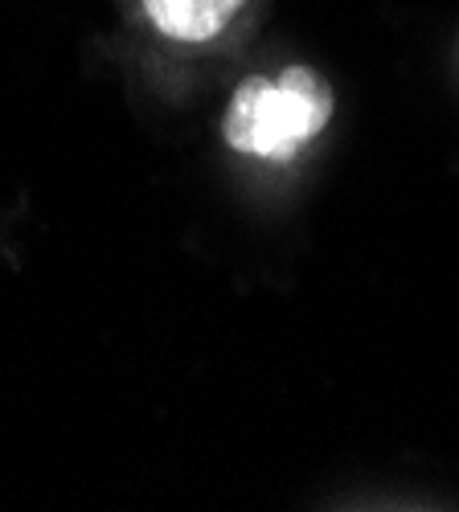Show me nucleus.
<instances>
[{
	"mask_svg": "<svg viewBox=\"0 0 459 512\" xmlns=\"http://www.w3.org/2000/svg\"><path fill=\"white\" fill-rule=\"evenodd\" d=\"M332 107V87L312 66L250 74L226 107L222 136L238 156L291 164L332 123Z\"/></svg>",
	"mask_w": 459,
	"mask_h": 512,
	"instance_id": "nucleus-1",
	"label": "nucleus"
},
{
	"mask_svg": "<svg viewBox=\"0 0 459 512\" xmlns=\"http://www.w3.org/2000/svg\"><path fill=\"white\" fill-rule=\"evenodd\" d=\"M144 17L173 41H214L246 9V0H140Z\"/></svg>",
	"mask_w": 459,
	"mask_h": 512,
	"instance_id": "nucleus-2",
	"label": "nucleus"
}]
</instances>
